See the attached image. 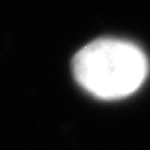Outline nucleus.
Instances as JSON below:
<instances>
[{
    "instance_id": "obj_1",
    "label": "nucleus",
    "mask_w": 150,
    "mask_h": 150,
    "mask_svg": "<svg viewBox=\"0 0 150 150\" xmlns=\"http://www.w3.org/2000/svg\"><path fill=\"white\" fill-rule=\"evenodd\" d=\"M79 85L102 100H118L142 87L149 74V60L137 45L117 38H98L74 57Z\"/></svg>"
}]
</instances>
